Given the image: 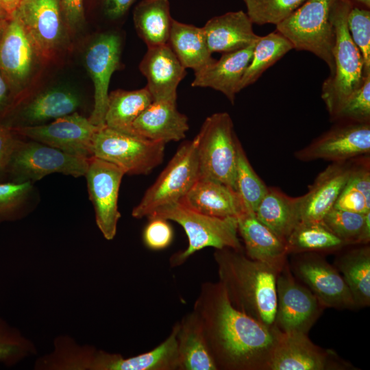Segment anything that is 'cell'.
I'll use <instances>...</instances> for the list:
<instances>
[{
  "mask_svg": "<svg viewBox=\"0 0 370 370\" xmlns=\"http://www.w3.org/2000/svg\"><path fill=\"white\" fill-rule=\"evenodd\" d=\"M370 153V123L342 122L295 152L303 162H342Z\"/></svg>",
  "mask_w": 370,
  "mask_h": 370,
  "instance_id": "14",
  "label": "cell"
},
{
  "mask_svg": "<svg viewBox=\"0 0 370 370\" xmlns=\"http://www.w3.org/2000/svg\"><path fill=\"white\" fill-rule=\"evenodd\" d=\"M125 171L118 166L91 156L85 177L89 199L95 210L96 224L103 237L112 240L121 218L118 207L119 188Z\"/></svg>",
  "mask_w": 370,
  "mask_h": 370,
  "instance_id": "12",
  "label": "cell"
},
{
  "mask_svg": "<svg viewBox=\"0 0 370 370\" xmlns=\"http://www.w3.org/2000/svg\"><path fill=\"white\" fill-rule=\"evenodd\" d=\"M193 310L217 370H269L279 330L235 308L219 282L201 285Z\"/></svg>",
  "mask_w": 370,
  "mask_h": 370,
  "instance_id": "1",
  "label": "cell"
},
{
  "mask_svg": "<svg viewBox=\"0 0 370 370\" xmlns=\"http://www.w3.org/2000/svg\"><path fill=\"white\" fill-rule=\"evenodd\" d=\"M335 1L306 0L276 25V31L288 40L293 49L310 51L323 60L330 75L334 70L335 31L332 13Z\"/></svg>",
  "mask_w": 370,
  "mask_h": 370,
  "instance_id": "5",
  "label": "cell"
},
{
  "mask_svg": "<svg viewBox=\"0 0 370 370\" xmlns=\"http://www.w3.org/2000/svg\"><path fill=\"white\" fill-rule=\"evenodd\" d=\"M253 24L243 10L211 18L202 27L209 51L230 52L257 42L260 36L254 33Z\"/></svg>",
  "mask_w": 370,
  "mask_h": 370,
  "instance_id": "24",
  "label": "cell"
},
{
  "mask_svg": "<svg viewBox=\"0 0 370 370\" xmlns=\"http://www.w3.org/2000/svg\"><path fill=\"white\" fill-rule=\"evenodd\" d=\"M353 3L336 0L332 8L335 31L334 70L323 84L321 97L332 116L345 99L363 82L366 75L362 55L347 28V15ZM369 74V73H368Z\"/></svg>",
  "mask_w": 370,
  "mask_h": 370,
  "instance_id": "3",
  "label": "cell"
},
{
  "mask_svg": "<svg viewBox=\"0 0 370 370\" xmlns=\"http://www.w3.org/2000/svg\"><path fill=\"white\" fill-rule=\"evenodd\" d=\"M35 194L33 183H0V221L14 220L25 214Z\"/></svg>",
  "mask_w": 370,
  "mask_h": 370,
  "instance_id": "37",
  "label": "cell"
},
{
  "mask_svg": "<svg viewBox=\"0 0 370 370\" xmlns=\"http://www.w3.org/2000/svg\"><path fill=\"white\" fill-rule=\"evenodd\" d=\"M352 160L332 162L318 174L301 195V221H321L334 207L348 180Z\"/></svg>",
  "mask_w": 370,
  "mask_h": 370,
  "instance_id": "20",
  "label": "cell"
},
{
  "mask_svg": "<svg viewBox=\"0 0 370 370\" xmlns=\"http://www.w3.org/2000/svg\"><path fill=\"white\" fill-rule=\"evenodd\" d=\"M256 42L241 49L223 53L219 60L194 71L193 87L210 88L222 92L234 104Z\"/></svg>",
  "mask_w": 370,
  "mask_h": 370,
  "instance_id": "19",
  "label": "cell"
},
{
  "mask_svg": "<svg viewBox=\"0 0 370 370\" xmlns=\"http://www.w3.org/2000/svg\"><path fill=\"white\" fill-rule=\"evenodd\" d=\"M324 254H293L289 267L295 277L306 285L324 308H356L352 293L337 269Z\"/></svg>",
  "mask_w": 370,
  "mask_h": 370,
  "instance_id": "11",
  "label": "cell"
},
{
  "mask_svg": "<svg viewBox=\"0 0 370 370\" xmlns=\"http://www.w3.org/2000/svg\"><path fill=\"white\" fill-rule=\"evenodd\" d=\"M301 196L292 197L278 188L268 187L254 213L260 221L286 242L301 221Z\"/></svg>",
  "mask_w": 370,
  "mask_h": 370,
  "instance_id": "27",
  "label": "cell"
},
{
  "mask_svg": "<svg viewBox=\"0 0 370 370\" xmlns=\"http://www.w3.org/2000/svg\"><path fill=\"white\" fill-rule=\"evenodd\" d=\"M35 55L21 21L12 16L0 38V68L12 78L22 81L29 74Z\"/></svg>",
  "mask_w": 370,
  "mask_h": 370,
  "instance_id": "28",
  "label": "cell"
},
{
  "mask_svg": "<svg viewBox=\"0 0 370 370\" xmlns=\"http://www.w3.org/2000/svg\"><path fill=\"white\" fill-rule=\"evenodd\" d=\"M12 129L0 125V175L8 171L12 155L18 142Z\"/></svg>",
  "mask_w": 370,
  "mask_h": 370,
  "instance_id": "43",
  "label": "cell"
},
{
  "mask_svg": "<svg viewBox=\"0 0 370 370\" xmlns=\"http://www.w3.org/2000/svg\"><path fill=\"white\" fill-rule=\"evenodd\" d=\"M99 127L75 112L49 123L15 127L12 130L65 153L88 158L92 156V140Z\"/></svg>",
  "mask_w": 370,
  "mask_h": 370,
  "instance_id": "13",
  "label": "cell"
},
{
  "mask_svg": "<svg viewBox=\"0 0 370 370\" xmlns=\"http://www.w3.org/2000/svg\"><path fill=\"white\" fill-rule=\"evenodd\" d=\"M253 23L278 25L306 0H243Z\"/></svg>",
  "mask_w": 370,
  "mask_h": 370,
  "instance_id": "38",
  "label": "cell"
},
{
  "mask_svg": "<svg viewBox=\"0 0 370 370\" xmlns=\"http://www.w3.org/2000/svg\"><path fill=\"white\" fill-rule=\"evenodd\" d=\"M197 136L183 143L133 208L136 219L148 217L163 206L179 202L199 177Z\"/></svg>",
  "mask_w": 370,
  "mask_h": 370,
  "instance_id": "7",
  "label": "cell"
},
{
  "mask_svg": "<svg viewBox=\"0 0 370 370\" xmlns=\"http://www.w3.org/2000/svg\"><path fill=\"white\" fill-rule=\"evenodd\" d=\"M67 21L72 25L83 19V0H60Z\"/></svg>",
  "mask_w": 370,
  "mask_h": 370,
  "instance_id": "45",
  "label": "cell"
},
{
  "mask_svg": "<svg viewBox=\"0 0 370 370\" xmlns=\"http://www.w3.org/2000/svg\"><path fill=\"white\" fill-rule=\"evenodd\" d=\"M236 219L245 254L280 270L288 260L286 242L260 221L253 211L245 210Z\"/></svg>",
  "mask_w": 370,
  "mask_h": 370,
  "instance_id": "21",
  "label": "cell"
},
{
  "mask_svg": "<svg viewBox=\"0 0 370 370\" xmlns=\"http://www.w3.org/2000/svg\"><path fill=\"white\" fill-rule=\"evenodd\" d=\"M330 117L342 122L370 123V73Z\"/></svg>",
  "mask_w": 370,
  "mask_h": 370,
  "instance_id": "40",
  "label": "cell"
},
{
  "mask_svg": "<svg viewBox=\"0 0 370 370\" xmlns=\"http://www.w3.org/2000/svg\"><path fill=\"white\" fill-rule=\"evenodd\" d=\"M293 49L288 40L277 31L260 36L254 46L251 62L241 81L240 91L256 82L268 68Z\"/></svg>",
  "mask_w": 370,
  "mask_h": 370,
  "instance_id": "34",
  "label": "cell"
},
{
  "mask_svg": "<svg viewBox=\"0 0 370 370\" xmlns=\"http://www.w3.org/2000/svg\"><path fill=\"white\" fill-rule=\"evenodd\" d=\"M219 282L232 305L269 328L276 314V280L280 269L249 258L244 249H215Z\"/></svg>",
  "mask_w": 370,
  "mask_h": 370,
  "instance_id": "2",
  "label": "cell"
},
{
  "mask_svg": "<svg viewBox=\"0 0 370 370\" xmlns=\"http://www.w3.org/2000/svg\"><path fill=\"white\" fill-rule=\"evenodd\" d=\"M153 101L146 86L134 90L112 91L108 94L105 125L115 130L134 134V122Z\"/></svg>",
  "mask_w": 370,
  "mask_h": 370,
  "instance_id": "31",
  "label": "cell"
},
{
  "mask_svg": "<svg viewBox=\"0 0 370 370\" xmlns=\"http://www.w3.org/2000/svg\"><path fill=\"white\" fill-rule=\"evenodd\" d=\"M179 202L193 210L218 218H236L247 210L234 188L203 177H199Z\"/></svg>",
  "mask_w": 370,
  "mask_h": 370,
  "instance_id": "23",
  "label": "cell"
},
{
  "mask_svg": "<svg viewBox=\"0 0 370 370\" xmlns=\"http://www.w3.org/2000/svg\"><path fill=\"white\" fill-rule=\"evenodd\" d=\"M288 254L337 251L347 245L321 221H300L286 241Z\"/></svg>",
  "mask_w": 370,
  "mask_h": 370,
  "instance_id": "33",
  "label": "cell"
},
{
  "mask_svg": "<svg viewBox=\"0 0 370 370\" xmlns=\"http://www.w3.org/2000/svg\"><path fill=\"white\" fill-rule=\"evenodd\" d=\"M12 16L22 23L35 55L51 59L62 38L59 0H22Z\"/></svg>",
  "mask_w": 370,
  "mask_h": 370,
  "instance_id": "16",
  "label": "cell"
},
{
  "mask_svg": "<svg viewBox=\"0 0 370 370\" xmlns=\"http://www.w3.org/2000/svg\"><path fill=\"white\" fill-rule=\"evenodd\" d=\"M147 218L175 221L185 231L188 246L171 256L169 262L173 267L182 265L194 253L205 247L243 249L238 237L236 217L208 216L177 202L157 209Z\"/></svg>",
  "mask_w": 370,
  "mask_h": 370,
  "instance_id": "4",
  "label": "cell"
},
{
  "mask_svg": "<svg viewBox=\"0 0 370 370\" xmlns=\"http://www.w3.org/2000/svg\"><path fill=\"white\" fill-rule=\"evenodd\" d=\"M365 214L332 208L321 223L347 245H358L362 232Z\"/></svg>",
  "mask_w": 370,
  "mask_h": 370,
  "instance_id": "39",
  "label": "cell"
},
{
  "mask_svg": "<svg viewBox=\"0 0 370 370\" xmlns=\"http://www.w3.org/2000/svg\"><path fill=\"white\" fill-rule=\"evenodd\" d=\"M149 219L143 232L146 247L152 250H161L169 247L173 238V230L168 220L162 218Z\"/></svg>",
  "mask_w": 370,
  "mask_h": 370,
  "instance_id": "42",
  "label": "cell"
},
{
  "mask_svg": "<svg viewBox=\"0 0 370 370\" xmlns=\"http://www.w3.org/2000/svg\"><path fill=\"white\" fill-rule=\"evenodd\" d=\"M168 45L185 69L194 71L214 59L208 49L202 27L173 20Z\"/></svg>",
  "mask_w": 370,
  "mask_h": 370,
  "instance_id": "30",
  "label": "cell"
},
{
  "mask_svg": "<svg viewBox=\"0 0 370 370\" xmlns=\"http://www.w3.org/2000/svg\"><path fill=\"white\" fill-rule=\"evenodd\" d=\"M165 144L100 126L93 140L92 156L121 168L128 175H147L160 165Z\"/></svg>",
  "mask_w": 370,
  "mask_h": 370,
  "instance_id": "8",
  "label": "cell"
},
{
  "mask_svg": "<svg viewBox=\"0 0 370 370\" xmlns=\"http://www.w3.org/2000/svg\"><path fill=\"white\" fill-rule=\"evenodd\" d=\"M339 249L334 267L342 273L356 308L370 304V246L358 244Z\"/></svg>",
  "mask_w": 370,
  "mask_h": 370,
  "instance_id": "25",
  "label": "cell"
},
{
  "mask_svg": "<svg viewBox=\"0 0 370 370\" xmlns=\"http://www.w3.org/2000/svg\"><path fill=\"white\" fill-rule=\"evenodd\" d=\"M136 0H102L104 15L111 21H116L126 14Z\"/></svg>",
  "mask_w": 370,
  "mask_h": 370,
  "instance_id": "44",
  "label": "cell"
},
{
  "mask_svg": "<svg viewBox=\"0 0 370 370\" xmlns=\"http://www.w3.org/2000/svg\"><path fill=\"white\" fill-rule=\"evenodd\" d=\"M352 3V1L358 3L359 5H362L365 8L369 9L370 8V0H349Z\"/></svg>",
  "mask_w": 370,
  "mask_h": 370,
  "instance_id": "49",
  "label": "cell"
},
{
  "mask_svg": "<svg viewBox=\"0 0 370 370\" xmlns=\"http://www.w3.org/2000/svg\"><path fill=\"white\" fill-rule=\"evenodd\" d=\"M6 92H7L6 84L3 78L2 77V76L0 75V103L5 99Z\"/></svg>",
  "mask_w": 370,
  "mask_h": 370,
  "instance_id": "48",
  "label": "cell"
},
{
  "mask_svg": "<svg viewBox=\"0 0 370 370\" xmlns=\"http://www.w3.org/2000/svg\"><path fill=\"white\" fill-rule=\"evenodd\" d=\"M88 159L32 140H19L7 172L15 182L34 183L56 173L78 177L85 176Z\"/></svg>",
  "mask_w": 370,
  "mask_h": 370,
  "instance_id": "9",
  "label": "cell"
},
{
  "mask_svg": "<svg viewBox=\"0 0 370 370\" xmlns=\"http://www.w3.org/2000/svg\"><path fill=\"white\" fill-rule=\"evenodd\" d=\"M197 136L199 177L219 182L236 190L238 138L230 115L222 112L208 116Z\"/></svg>",
  "mask_w": 370,
  "mask_h": 370,
  "instance_id": "6",
  "label": "cell"
},
{
  "mask_svg": "<svg viewBox=\"0 0 370 370\" xmlns=\"http://www.w3.org/2000/svg\"><path fill=\"white\" fill-rule=\"evenodd\" d=\"M1 10H0V16H1Z\"/></svg>",
  "mask_w": 370,
  "mask_h": 370,
  "instance_id": "50",
  "label": "cell"
},
{
  "mask_svg": "<svg viewBox=\"0 0 370 370\" xmlns=\"http://www.w3.org/2000/svg\"><path fill=\"white\" fill-rule=\"evenodd\" d=\"M37 354L31 339L0 317V363L11 367Z\"/></svg>",
  "mask_w": 370,
  "mask_h": 370,
  "instance_id": "36",
  "label": "cell"
},
{
  "mask_svg": "<svg viewBox=\"0 0 370 370\" xmlns=\"http://www.w3.org/2000/svg\"><path fill=\"white\" fill-rule=\"evenodd\" d=\"M133 18L147 48L168 44L173 20L169 0H143L136 6Z\"/></svg>",
  "mask_w": 370,
  "mask_h": 370,
  "instance_id": "29",
  "label": "cell"
},
{
  "mask_svg": "<svg viewBox=\"0 0 370 370\" xmlns=\"http://www.w3.org/2000/svg\"><path fill=\"white\" fill-rule=\"evenodd\" d=\"M132 129L135 135L166 144L184 139L189 126L176 102L153 101L135 120Z\"/></svg>",
  "mask_w": 370,
  "mask_h": 370,
  "instance_id": "22",
  "label": "cell"
},
{
  "mask_svg": "<svg viewBox=\"0 0 370 370\" xmlns=\"http://www.w3.org/2000/svg\"><path fill=\"white\" fill-rule=\"evenodd\" d=\"M352 367L334 350L314 344L307 334L279 331L269 370H343Z\"/></svg>",
  "mask_w": 370,
  "mask_h": 370,
  "instance_id": "15",
  "label": "cell"
},
{
  "mask_svg": "<svg viewBox=\"0 0 370 370\" xmlns=\"http://www.w3.org/2000/svg\"><path fill=\"white\" fill-rule=\"evenodd\" d=\"M177 325L178 370H217L197 313L193 310Z\"/></svg>",
  "mask_w": 370,
  "mask_h": 370,
  "instance_id": "26",
  "label": "cell"
},
{
  "mask_svg": "<svg viewBox=\"0 0 370 370\" xmlns=\"http://www.w3.org/2000/svg\"><path fill=\"white\" fill-rule=\"evenodd\" d=\"M81 101L75 93L62 90L45 91L24 106L21 112L25 126L41 125L42 123L69 115L77 111Z\"/></svg>",
  "mask_w": 370,
  "mask_h": 370,
  "instance_id": "32",
  "label": "cell"
},
{
  "mask_svg": "<svg viewBox=\"0 0 370 370\" xmlns=\"http://www.w3.org/2000/svg\"><path fill=\"white\" fill-rule=\"evenodd\" d=\"M370 241V212L365 214V219L359 244H369Z\"/></svg>",
  "mask_w": 370,
  "mask_h": 370,
  "instance_id": "46",
  "label": "cell"
},
{
  "mask_svg": "<svg viewBox=\"0 0 370 370\" xmlns=\"http://www.w3.org/2000/svg\"><path fill=\"white\" fill-rule=\"evenodd\" d=\"M277 306L274 327L284 333L308 334L323 306L293 274L288 260L276 280Z\"/></svg>",
  "mask_w": 370,
  "mask_h": 370,
  "instance_id": "10",
  "label": "cell"
},
{
  "mask_svg": "<svg viewBox=\"0 0 370 370\" xmlns=\"http://www.w3.org/2000/svg\"><path fill=\"white\" fill-rule=\"evenodd\" d=\"M235 189L247 210L255 212L268 186L251 165L239 140L236 142Z\"/></svg>",
  "mask_w": 370,
  "mask_h": 370,
  "instance_id": "35",
  "label": "cell"
},
{
  "mask_svg": "<svg viewBox=\"0 0 370 370\" xmlns=\"http://www.w3.org/2000/svg\"><path fill=\"white\" fill-rule=\"evenodd\" d=\"M347 24L351 38L358 48L364 62V71L370 73V11L352 5Z\"/></svg>",
  "mask_w": 370,
  "mask_h": 370,
  "instance_id": "41",
  "label": "cell"
},
{
  "mask_svg": "<svg viewBox=\"0 0 370 370\" xmlns=\"http://www.w3.org/2000/svg\"><path fill=\"white\" fill-rule=\"evenodd\" d=\"M121 38L116 32L99 34L88 47L85 62L94 84V106L88 118L97 126L105 125V115L111 76L119 69Z\"/></svg>",
  "mask_w": 370,
  "mask_h": 370,
  "instance_id": "17",
  "label": "cell"
},
{
  "mask_svg": "<svg viewBox=\"0 0 370 370\" xmlns=\"http://www.w3.org/2000/svg\"><path fill=\"white\" fill-rule=\"evenodd\" d=\"M153 101L176 102L177 86L186 75L185 67L168 44L148 47L139 64Z\"/></svg>",
  "mask_w": 370,
  "mask_h": 370,
  "instance_id": "18",
  "label": "cell"
},
{
  "mask_svg": "<svg viewBox=\"0 0 370 370\" xmlns=\"http://www.w3.org/2000/svg\"><path fill=\"white\" fill-rule=\"evenodd\" d=\"M22 0H0V8L13 14Z\"/></svg>",
  "mask_w": 370,
  "mask_h": 370,
  "instance_id": "47",
  "label": "cell"
}]
</instances>
